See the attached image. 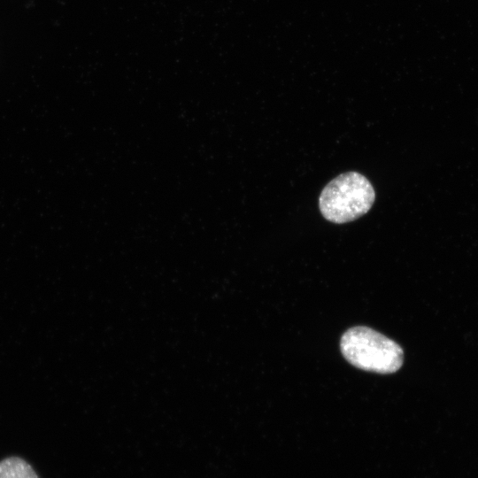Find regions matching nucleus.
<instances>
[{
    "mask_svg": "<svg viewBox=\"0 0 478 478\" xmlns=\"http://www.w3.org/2000/svg\"><path fill=\"white\" fill-rule=\"evenodd\" d=\"M0 478H39L32 466L19 457L0 461Z\"/></svg>",
    "mask_w": 478,
    "mask_h": 478,
    "instance_id": "7ed1b4c3",
    "label": "nucleus"
},
{
    "mask_svg": "<svg viewBox=\"0 0 478 478\" xmlns=\"http://www.w3.org/2000/svg\"><path fill=\"white\" fill-rule=\"evenodd\" d=\"M374 199L370 181L359 173L348 172L325 186L319 197V207L327 220L343 224L366 214Z\"/></svg>",
    "mask_w": 478,
    "mask_h": 478,
    "instance_id": "f257e3e1",
    "label": "nucleus"
},
{
    "mask_svg": "<svg viewBox=\"0 0 478 478\" xmlns=\"http://www.w3.org/2000/svg\"><path fill=\"white\" fill-rule=\"evenodd\" d=\"M340 347L347 361L369 372L391 374L401 367L404 360L397 343L366 327L348 329L341 338Z\"/></svg>",
    "mask_w": 478,
    "mask_h": 478,
    "instance_id": "f03ea898",
    "label": "nucleus"
}]
</instances>
